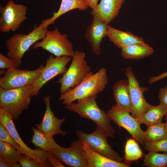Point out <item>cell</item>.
I'll return each mask as SVG.
<instances>
[{
	"label": "cell",
	"instance_id": "6da1fadb",
	"mask_svg": "<svg viewBox=\"0 0 167 167\" xmlns=\"http://www.w3.org/2000/svg\"><path fill=\"white\" fill-rule=\"evenodd\" d=\"M108 79L105 68L102 67L95 73L91 71L77 86L60 95L59 101L68 105L76 100L97 96L105 89Z\"/></svg>",
	"mask_w": 167,
	"mask_h": 167
},
{
	"label": "cell",
	"instance_id": "7a4b0ae2",
	"mask_svg": "<svg viewBox=\"0 0 167 167\" xmlns=\"http://www.w3.org/2000/svg\"><path fill=\"white\" fill-rule=\"evenodd\" d=\"M97 96H94L77 101L66 105V109L75 113L81 117L89 119L101 128L108 137L113 138L115 130L111 124L112 121L108 113L101 109L96 101Z\"/></svg>",
	"mask_w": 167,
	"mask_h": 167
},
{
	"label": "cell",
	"instance_id": "3957f363",
	"mask_svg": "<svg viewBox=\"0 0 167 167\" xmlns=\"http://www.w3.org/2000/svg\"><path fill=\"white\" fill-rule=\"evenodd\" d=\"M47 28L42 22L38 26H34L29 33L15 34L6 40L7 55L14 62L15 68L22 64V58L30 47L44 37Z\"/></svg>",
	"mask_w": 167,
	"mask_h": 167
},
{
	"label": "cell",
	"instance_id": "277c9868",
	"mask_svg": "<svg viewBox=\"0 0 167 167\" xmlns=\"http://www.w3.org/2000/svg\"><path fill=\"white\" fill-rule=\"evenodd\" d=\"M33 85L11 89L0 88V108L9 113L13 120L19 119L23 111L28 109Z\"/></svg>",
	"mask_w": 167,
	"mask_h": 167
},
{
	"label": "cell",
	"instance_id": "5b68a950",
	"mask_svg": "<svg viewBox=\"0 0 167 167\" xmlns=\"http://www.w3.org/2000/svg\"><path fill=\"white\" fill-rule=\"evenodd\" d=\"M85 55L84 52L75 51L70 66L56 82L60 85V95L78 85L91 71Z\"/></svg>",
	"mask_w": 167,
	"mask_h": 167
},
{
	"label": "cell",
	"instance_id": "8992f818",
	"mask_svg": "<svg viewBox=\"0 0 167 167\" xmlns=\"http://www.w3.org/2000/svg\"><path fill=\"white\" fill-rule=\"evenodd\" d=\"M36 49L41 48L56 57L66 56L72 58L75 51L72 43L66 34H62L56 27L52 30H47L44 37L32 45Z\"/></svg>",
	"mask_w": 167,
	"mask_h": 167
},
{
	"label": "cell",
	"instance_id": "52a82bcc",
	"mask_svg": "<svg viewBox=\"0 0 167 167\" xmlns=\"http://www.w3.org/2000/svg\"><path fill=\"white\" fill-rule=\"evenodd\" d=\"M107 113L114 123L126 129L138 143L144 145L145 131L142 129L141 124L136 118L130 115L129 110L116 104Z\"/></svg>",
	"mask_w": 167,
	"mask_h": 167
},
{
	"label": "cell",
	"instance_id": "ba28073f",
	"mask_svg": "<svg viewBox=\"0 0 167 167\" xmlns=\"http://www.w3.org/2000/svg\"><path fill=\"white\" fill-rule=\"evenodd\" d=\"M44 67L41 65L38 68L33 71L20 70L15 67L7 69L0 78V88L11 89L34 84Z\"/></svg>",
	"mask_w": 167,
	"mask_h": 167
},
{
	"label": "cell",
	"instance_id": "9c48e42d",
	"mask_svg": "<svg viewBox=\"0 0 167 167\" xmlns=\"http://www.w3.org/2000/svg\"><path fill=\"white\" fill-rule=\"evenodd\" d=\"M13 120L9 113L0 108V122L6 127L13 139L20 147L21 154L33 158L41 164L43 167H52L47 160L49 152L39 148L32 149L28 146L20 137Z\"/></svg>",
	"mask_w": 167,
	"mask_h": 167
},
{
	"label": "cell",
	"instance_id": "30bf717a",
	"mask_svg": "<svg viewBox=\"0 0 167 167\" xmlns=\"http://www.w3.org/2000/svg\"><path fill=\"white\" fill-rule=\"evenodd\" d=\"M76 135L78 138L86 142L94 151L114 161L122 162L123 158L109 144L107 140L108 136L98 126L89 134L82 130H76Z\"/></svg>",
	"mask_w": 167,
	"mask_h": 167
},
{
	"label": "cell",
	"instance_id": "8fae6325",
	"mask_svg": "<svg viewBox=\"0 0 167 167\" xmlns=\"http://www.w3.org/2000/svg\"><path fill=\"white\" fill-rule=\"evenodd\" d=\"M27 7L23 5L15 4L9 1L4 7L1 6L0 12V30L3 33L14 32L26 19Z\"/></svg>",
	"mask_w": 167,
	"mask_h": 167
},
{
	"label": "cell",
	"instance_id": "7c38bea8",
	"mask_svg": "<svg viewBox=\"0 0 167 167\" xmlns=\"http://www.w3.org/2000/svg\"><path fill=\"white\" fill-rule=\"evenodd\" d=\"M125 74L129 83L130 95L132 105L131 115L138 118L152 106L147 102L143 96L144 92L148 91V89L146 87L140 86L131 67L128 66L126 67Z\"/></svg>",
	"mask_w": 167,
	"mask_h": 167
},
{
	"label": "cell",
	"instance_id": "4fadbf2b",
	"mask_svg": "<svg viewBox=\"0 0 167 167\" xmlns=\"http://www.w3.org/2000/svg\"><path fill=\"white\" fill-rule=\"evenodd\" d=\"M71 58L66 56L54 57L50 55L41 75L33 85L32 96H37L42 87L50 80L58 75H63L67 69L66 65Z\"/></svg>",
	"mask_w": 167,
	"mask_h": 167
},
{
	"label": "cell",
	"instance_id": "5bb4252c",
	"mask_svg": "<svg viewBox=\"0 0 167 167\" xmlns=\"http://www.w3.org/2000/svg\"><path fill=\"white\" fill-rule=\"evenodd\" d=\"M49 152L55 156L62 163L72 167H88L83 141L78 138L71 142L68 148L61 147Z\"/></svg>",
	"mask_w": 167,
	"mask_h": 167
},
{
	"label": "cell",
	"instance_id": "9a60e30c",
	"mask_svg": "<svg viewBox=\"0 0 167 167\" xmlns=\"http://www.w3.org/2000/svg\"><path fill=\"white\" fill-rule=\"evenodd\" d=\"M92 20L87 29L85 36L91 46L93 53L98 55L101 53V44L105 36L108 25L104 22L96 13L91 12Z\"/></svg>",
	"mask_w": 167,
	"mask_h": 167
},
{
	"label": "cell",
	"instance_id": "2e32d148",
	"mask_svg": "<svg viewBox=\"0 0 167 167\" xmlns=\"http://www.w3.org/2000/svg\"><path fill=\"white\" fill-rule=\"evenodd\" d=\"M49 96H45L43 100L45 105L46 109L43 119L39 124L36 126L37 128L44 133L50 135H61L65 136L66 133L61 130V126L65 118H58L51 109Z\"/></svg>",
	"mask_w": 167,
	"mask_h": 167
},
{
	"label": "cell",
	"instance_id": "e0dca14e",
	"mask_svg": "<svg viewBox=\"0 0 167 167\" xmlns=\"http://www.w3.org/2000/svg\"><path fill=\"white\" fill-rule=\"evenodd\" d=\"M83 141L88 167H129L123 162L116 161L94 151L86 142Z\"/></svg>",
	"mask_w": 167,
	"mask_h": 167
},
{
	"label": "cell",
	"instance_id": "ac0fdd59",
	"mask_svg": "<svg viewBox=\"0 0 167 167\" xmlns=\"http://www.w3.org/2000/svg\"><path fill=\"white\" fill-rule=\"evenodd\" d=\"M125 0H101L92 11L97 14L108 24L118 15Z\"/></svg>",
	"mask_w": 167,
	"mask_h": 167
},
{
	"label": "cell",
	"instance_id": "d6986e66",
	"mask_svg": "<svg viewBox=\"0 0 167 167\" xmlns=\"http://www.w3.org/2000/svg\"><path fill=\"white\" fill-rule=\"evenodd\" d=\"M106 34L110 41L121 49L133 44L145 43L142 37L130 32L120 31L110 25L108 26Z\"/></svg>",
	"mask_w": 167,
	"mask_h": 167
},
{
	"label": "cell",
	"instance_id": "ffe728a7",
	"mask_svg": "<svg viewBox=\"0 0 167 167\" xmlns=\"http://www.w3.org/2000/svg\"><path fill=\"white\" fill-rule=\"evenodd\" d=\"M112 89L113 96L116 104L128 110L131 113L132 105L128 79L117 81L113 85Z\"/></svg>",
	"mask_w": 167,
	"mask_h": 167
},
{
	"label": "cell",
	"instance_id": "44dd1931",
	"mask_svg": "<svg viewBox=\"0 0 167 167\" xmlns=\"http://www.w3.org/2000/svg\"><path fill=\"white\" fill-rule=\"evenodd\" d=\"M121 49V54L126 59H142L152 55L154 52V49L145 43L131 45Z\"/></svg>",
	"mask_w": 167,
	"mask_h": 167
},
{
	"label": "cell",
	"instance_id": "7402d4cb",
	"mask_svg": "<svg viewBox=\"0 0 167 167\" xmlns=\"http://www.w3.org/2000/svg\"><path fill=\"white\" fill-rule=\"evenodd\" d=\"M88 7L83 0H62L58 10L54 12L50 18L44 19L42 22L48 27L49 25L54 24L58 18L67 12L75 9L84 11Z\"/></svg>",
	"mask_w": 167,
	"mask_h": 167
},
{
	"label": "cell",
	"instance_id": "603a6c76",
	"mask_svg": "<svg viewBox=\"0 0 167 167\" xmlns=\"http://www.w3.org/2000/svg\"><path fill=\"white\" fill-rule=\"evenodd\" d=\"M33 135L31 143L43 151L49 152L51 150L60 148L61 146L55 141L53 135L46 134L34 127L31 128Z\"/></svg>",
	"mask_w": 167,
	"mask_h": 167
},
{
	"label": "cell",
	"instance_id": "cb8c5ba5",
	"mask_svg": "<svg viewBox=\"0 0 167 167\" xmlns=\"http://www.w3.org/2000/svg\"><path fill=\"white\" fill-rule=\"evenodd\" d=\"M167 113V106L160 103L157 106H153L140 117L136 118L141 124L147 126L161 122Z\"/></svg>",
	"mask_w": 167,
	"mask_h": 167
},
{
	"label": "cell",
	"instance_id": "d4e9b609",
	"mask_svg": "<svg viewBox=\"0 0 167 167\" xmlns=\"http://www.w3.org/2000/svg\"><path fill=\"white\" fill-rule=\"evenodd\" d=\"M124 163L129 167L133 161L141 158L143 155L138 143L134 139H129L126 141L124 148Z\"/></svg>",
	"mask_w": 167,
	"mask_h": 167
},
{
	"label": "cell",
	"instance_id": "484cf974",
	"mask_svg": "<svg viewBox=\"0 0 167 167\" xmlns=\"http://www.w3.org/2000/svg\"><path fill=\"white\" fill-rule=\"evenodd\" d=\"M167 137L165 123L162 122L150 125L145 131V141H153Z\"/></svg>",
	"mask_w": 167,
	"mask_h": 167
},
{
	"label": "cell",
	"instance_id": "4316f807",
	"mask_svg": "<svg viewBox=\"0 0 167 167\" xmlns=\"http://www.w3.org/2000/svg\"><path fill=\"white\" fill-rule=\"evenodd\" d=\"M142 166L146 167H167V153L148 151L144 156Z\"/></svg>",
	"mask_w": 167,
	"mask_h": 167
},
{
	"label": "cell",
	"instance_id": "83f0119b",
	"mask_svg": "<svg viewBox=\"0 0 167 167\" xmlns=\"http://www.w3.org/2000/svg\"><path fill=\"white\" fill-rule=\"evenodd\" d=\"M22 154L10 144L0 140V155H2L12 165L19 162Z\"/></svg>",
	"mask_w": 167,
	"mask_h": 167
},
{
	"label": "cell",
	"instance_id": "f1b7e54d",
	"mask_svg": "<svg viewBox=\"0 0 167 167\" xmlns=\"http://www.w3.org/2000/svg\"><path fill=\"white\" fill-rule=\"evenodd\" d=\"M144 148L148 151L167 153V137L159 140L145 142Z\"/></svg>",
	"mask_w": 167,
	"mask_h": 167
},
{
	"label": "cell",
	"instance_id": "f546056e",
	"mask_svg": "<svg viewBox=\"0 0 167 167\" xmlns=\"http://www.w3.org/2000/svg\"><path fill=\"white\" fill-rule=\"evenodd\" d=\"M0 140L10 144L21 153L20 148L15 142L6 127L0 122Z\"/></svg>",
	"mask_w": 167,
	"mask_h": 167
},
{
	"label": "cell",
	"instance_id": "4dcf8cb0",
	"mask_svg": "<svg viewBox=\"0 0 167 167\" xmlns=\"http://www.w3.org/2000/svg\"><path fill=\"white\" fill-rule=\"evenodd\" d=\"M19 162L22 167H43L40 163L33 158L22 154Z\"/></svg>",
	"mask_w": 167,
	"mask_h": 167
},
{
	"label": "cell",
	"instance_id": "1f68e13d",
	"mask_svg": "<svg viewBox=\"0 0 167 167\" xmlns=\"http://www.w3.org/2000/svg\"><path fill=\"white\" fill-rule=\"evenodd\" d=\"M13 67H15V65L12 60L0 54V69L4 71L6 69H9Z\"/></svg>",
	"mask_w": 167,
	"mask_h": 167
},
{
	"label": "cell",
	"instance_id": "d6a6232c",
	"mask_svg": "<svg viewBox=\"0 0 167 167\" xmlns=\"http://www.w3.org/2000/svg\"><path fill=\"white\" fill-rule=\"evenodd\" d=\"M47 160L52 166L54 167H65L62 163L53 154L50 153L47 157Z\"/></svg>",
	"mask_w": 167,
	"mask_h": 167
},
{
	"label": "cell",
	"instance_id": "836d02e7",
	"mask_svg": "<svg viewBox=\"0 0 167 167\" xmlns=\"http://www.w3.org/2000/svg\"><path fill=\"white\" fill-rule=\"evenodd\" d=\"M158 98L161 103L167 106V85L160 88Z\"/></svg>",
	"mask_w": 167,
	"mask_h": 167
},
{
	"label": "cell",
	"instance_id": "e575fe53",
	"mask_svg": "<svg viewBox=\"0 0 167 167\" xmlns=\"http://www.w3.org/2000/svg\"><path fill=\"white\" fill-rule=\"evenodd\" d=\"M167 77V71L161 73L158 75L151 77L148 80V83L150 84H152Z\"/></svg>",
	"mask_w": 167,
	"mask_h": 167
},
{
	"label": "cell",
	"instance_id": "d590c367",
	"mask_svg": "<svg viewBox=\"0 0 167 167\" xmlns=\"http://www.w3.org/2000/svg\"><path fill=\"white\" fill-rule=\"evenodd\" d=\"M85 4L92 10L94 9L98 4V0H83Z\"/></svg>",
	"mask_w": 167,
	"mask_h": 167
},
{
	"label": "cell",
	"instance_id": "8d00e7d4",
	"mask_svg": "<svg viewBox=\"0 0 167 167\" xmlns=\"http://www.w3.org/2000/svg\"><path fill=\"white\" fill-rule=\"evenodd\" d=\"M0 167H12V164L2 156L0 155Z\"/></svg>",
	"mask_w": 167,
	"mask_h": 167
},
{
	"label": "cell",
	"instance_id": "74e56055",
	"mask_svg": "<svg viewBox=\"0 0 167 167\" xmlns=\"http://www.w3.org/2000/svg\"><path fill=\"white\" fill-rule=\"evenodd\" d=\"M18 162H16L14 163H13L12 165V167H22L21 165L20 164L19 162V163H18Z\"/></svg>",
	"mask_w": 167,
	"mask_h": 167
},
{
	"label": "cell",
	"instance_id": "f35d334b",
	"mask_svg": "<svg viewBox=\"0 0 167 167\" xmlns=\"http://www.w3.org/2000/svg\"><path fill=\"white\" fill-rule=\"evenodd\" d=\"M165 129H166V132L167 134V120H166V122H165Z\"/></svg>",
	"mask_w": 167,
	"mask_h": 167
},
{
	"label": "cell",
	"instance_id": "ab89813d",
	"mask_svg": "<svg viewBox=\"0 0 167 167\" xmlns=\"http://www.w3.org/2000/svg\"><path fill=\"white\" fill-rule=\"evenodd\" d=\"M165 119L166 120H167V113L165 115Z\"/></svg>",
	"mask_w": 167,
	"mask_h": 167
}]
</instances>
